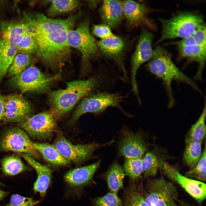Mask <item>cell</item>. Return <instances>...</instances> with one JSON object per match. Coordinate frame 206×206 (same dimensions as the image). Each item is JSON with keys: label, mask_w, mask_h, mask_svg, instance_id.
Masks as SVG:
<instances>
[{"label": "cell", "mask_w": 206, "mask_h": 206, "mask_svg": "<svg viewBox=\"0 0 206 206\" xmlns=\"http://www.w3.org/2000/svg\"><path fill=\"white\" fill-rule=\"evenodd\" d=\"M0 185L4 186V185L0 181Z\"/></svg>", "instance_id": "44"}, {"label": "cell", "mask_w": 206, "mask_h": 206, "mask_svg": "<svg viewBox=\"0 0 206 206\" xmlns=\"http://www.w3.org/2000/svg\"><path fill=\"white\" fill-rule=\"evenodd\" d=\"M161 169L171 181L180 185L199 204H201L205 199L206 185L204 182L182 175L166 162Z\"/></svg>", "instance_id": "13"}, {"label": "cell", "mask_w": 206, "mask_h": 206, "mask_svg": "<svg viewBox=\"0 0 206 206\" xmlns=\"http://www.w3.org/2000/svg\"><path fill=\"white\" fill-rule=\"evenodd\" d=\"M152 37L151 33L145 29L142 30L131 58V82L132 90L137 99L140 97L136 79V74L140 67L152 58L153 50L152 47Z\"/></svg>", "instance_id": "10"}, {"label": "cell", "mask_w": 206, "mask_h": 206, "mask_svg": "<svg viewBox=\"0 0 206 206\" xmlns=\"http://www.w3.org/2000/svg\"><path fill=\"white\" fill-rule=\"evenodd\" d=\"M60 76V73L53 76H48L31 66L13 77L11 82L14 87L23 92L44 93L48 92L52 85Z\"/></svg>", "instance_id": "5"}, {"label": "cell", "mask_w": 206, "mask_h": 206, "mask_svg": "<svg viewBox=\"0 0 206 206\" xmlns=\"http://www.w3.org/2000/svg\"><path fill=\"white\" fill-rule=\"evenodd\" d=\"M20 125L31 136L39 139L50 137L57 128L56 120L50 112H41L29 117Z\"/></svg>", "instance_id": "12"}, {"label": "cell", "mask_w": 206, "mask_h": 206, "mask_svg": "<svg viewBox=\"0 0 206 206\" xmlns=\"http://www.w3.org/2000/svg\"><path fill=\"white\" fill-rule=\"evenodd\" d=\"M161 34L156 44L177 38H185L192 35L197 29L205 23L201 15L196 12H183L170 18L161 19Z\"/></svg>", "instance_id": "4"}, {"label": "cell", "mask_w": 206, "mask_h": 206, "mask_svg": "<svg viewBox=\"0 0 206 206\" xmlns=\"http://www.w3.org/2000/svg\"><path fill=\"white\" fill-rule=\"evenodd\" d=\"M98 1H89L88 4L89 6L91 8H94L96 6L98 3Z\"/></svg>", "instance_id": "42"}, {"label": "cell", "mask_w": 206, "mask_h": 206, "mask_svg": "<svg viewBox=\"0 0 206 206\" xmlns=\"http://www.w3.org/2000/svg\"><path fill=\"white\" fill-rule=\"evenodd\" d=\"M206 25H200L192 35L196 44L206 48Z\"/></svg>", "instance_id": "39"}, {"label": "cell", "mask_w": 206, "mask_h": 206, "mask_svg": "<svg viewBox=\"0 0 206 206\" xmlns=\"http://www.w3.org/2000/svg\"><path fill=\"white\" fill-rule=\"evenodd\" d=\"M202 142L187 137L183 159L190 169L193 168L200 159L202 153Z\"/></svg>", "instance_id": "28"}, {"label": "cell", "mask_w": 206, "mask_h": 206, "mask_svg": "<svg viewBox=\"0 0 206 206\" xmlns=\"http://www.w3.org/2000/svg\"><path fill=\"white\" fill-rule=\"evenodd\" d=\"M206 144L200 159L195 166L186 172L185 176L204 182L206 179Z\"/></svg>", "instance_id": "34"}, {"label": "cell", "mask_w": 206, "mask_h": 206, "mask_svg": "<svg viewBox=\"0 0 206 206\" xmlns=\"http://www.w3.org/2000/svg\"><path fill=\"white\" fill-rule=\"evenodd\" d=\"M123 98V96L119 94L105 92L98 93L85 97L75 110L71 121L76 122L86 113H100L110 107L118 108L123 111L120 104Z\"/></svg>", "instance_id": "8"}, {"label": "cell", "mask_w": 206, "mask_h": 206, "mask_svg": "<svg viewBox=\"0 0 206 206\" xmlns=\"http://www.w3.org/2000/svg\"><path fill=\"white\" fill-rule=\"evenodd\" d=\"M92 202L93 206H123L122 200L117 194L111 192L94 199Z\"/></svg>", "instance_id": "36"}, {"label": "cell", "mask_w": 206, "mask_h": 206, "mask_svg": "<svg viewBox=\"0 0 206 206\" xmlns=\"http://www.w3.org/2000/svg\"><path fill=\"white\" fill-rule=\"evenodd\" d=\"M38 202L31 198L14 194L11 196L9 203L5 206H34Z\"/></svg>", "instance_id": "37"}, {"label": "cell", "mask_w": 206, "mask_h": 206, "mask_svg": "<svg viewBox=\"0 0 206 206\" xmlns=\"http://www.w3.org/2000/svg\"><path fill=\"white\" fill-rule=\"evenodd\" d=\"M168 157L165 150L158 146L147 152L142 159L143 179L155 176L158 170L161 169L166 162Z\"/></svg>", "instance_id": "17"}, {"label": "cell", "mask_w": 206, "mask_h": 206, "mask_svg": "<svg viewBox=\"0 0 206 206\" xmlns=\"http://www.w3.org/2000/svg\"><path fill=\"white\" fill-rule=\"evenodd\" d=\"M182 204L183 206H188L187 205H186L185 204H184V203L183 204V203Z\"/></svg>", "instance_id": "45"}, {"label": "cell", "mask_w": 206, "mask_h": 206, "mask_svg": "<svg viewBox=\"0 0 206 206\" xmlns=\"http://www.w3.org/2000/svg\"><path fill=\"white\" fill-rule=\"evenodd\" d=\"M122 4L123 15L130 24L137 25L145 20L147 10L144 4L132 0L124 1Z\"/></svg>", "instance_id": "23"}, {"label": "cell", "mask_w": 206, "mask_h": 206, "mask_svg": "<svg viewBox=\"0 0 206 206\" xmlns=\"http://www.w3.org/2000/svg\"><path fill=\"white\" fill-rule=\"evenodd\" d=\"M92 32L95 35L101 38V39L113 37L115 36L112 32L110 27L105 24L94 25L92 29Z\"/></svg>", "instance_id": "38"}, {"label": "cell", "mask_w": 206, "mask_h": 206, "mask_svg": "<svg viewBox=\"0 0 206 206\" xmlns=\"http://www.w3.org/2000/svg\"><path fill=\"white\" fill-rule=\"evenodd\" d=\"M101 80L98 76L69 82L66 88L50 92L49 96L50 112L55 120L68 113L81 99L99 87Z\"/></svg>", "instance_id": "2"}, {"label": "cell", "mask_w": 206, "mask_h": 206, "mask_svg": "<svg viewBox=\"0 0 206 206\" xmlns=\"http://www.w3.org/2000/svg\"><path fill=\"white\" fill-rule=\"evenodd\" d=\"M7 193L0 189V201L2 199L7 195Z\"/></svg>", "instance_id": "43"}, {"label": "cell", "mask_w": 206, "mask_h": 206, "mask_svg": "<svg viewBox=\"0 0 206 206\" xmlns=\"http://www.w3.org/2000/svg\"><path fill=\"white\" fill-rule=\"evenodd\" d=\"M119 153L125 159L142 158L147 150L142 135L125 129L118 145Z\"/></svg>", "instance_id": "15"}, {"label": "cell", "mask_w": 206, "mask_h": 206, "mask_svg": "<svg viewBox=\"0 0 206 206\" xmlns=\"http://www.w3.org/2000/svg\"><path fill=\"white\" fill-rule=\"evenodd\" d=\"M100 160L97 162L82 167L70 170L64 175V179L71 186L82 187L89 183L100 163Z\"/></svg>", "instance_id": "19"}, {"label": "cell", "mask_w": 206, "mask_h": 206, "mask_svg": "<svg viewBox=\"0 0 206 206\" xmlns=\"http://www.w3.org/2000/svg\"><path fill=\"white\" fill-rule=\"evenodd\" d=\"M5 96L0 94V121L3 120L5 109Z\"/></svg>", "instance_id": "41"}, {"label": "cell", "mask_w": 206, "mask_h": 206, "mask_svg": "<svg viewBox=\"0 0 206 206\" xmlns=\"http://www.w3.org/2000/svg\"><path fill=\"white\" fill-rule=\"evenodd\" d=\"M143 194L150 206H178V192L176 186L162 176L148 179Z\"/></svg>", "instance_id": "6"}, {"label": "cell", "mask_w": 206, "mask_h": 206, "mask_svg": "<svg viewBox=\"0 0 206 206\" xmlns=\"http://www.w3.org/2000/svg\"><path fill=\"white\" fill-rule=\"evenodd\" d=\"M148 70L161 79L164 82L169 98V106L171 107L174 100L172 88L174 80L186 83L197 90H199L190 79L182 72L175 65L165 49L158 46L153 50L152 58L147 65Z\"/></svg>", "instance_id": "3"}, {"label": "cell", "mask_w": 206, "mask_h": 206, "mask_svg": "<svg viewBox=\"0 0 206 206\" xmlns=\"http://www.w3.org/2000/svg\"><path fill=\"white\" fill-rule=\"evenodd\" d=\"M33 144L44 159L51 164L58 166H65L70 163L62 156L53 144L34 142Z\"/></svg>", "instance_id": "26"}, {"label": "cell", "mask_w": 206, "mask_h": 206, "mask_svg": "<svg viewBox=\"0 0 206 206\" xmlns=\"http://www.w3.org/2000/svg\"><path fill=\"white\" fill-rule=\"evenodd\" d=\"M32 111L30 104L21 95L13 94L5 96L3 119L5 122L21 124L30 117Z\"/></svg>", "instance_id": "14"}, {"label": "cell", "mask_w": 206, "mask_h": 206, "mask_svg": "<svg viewBox=\"0 0 206 206\" xmlns=\"http://www.w3.org/2000/svg\"><path fill=\"white\" fill-rule=\"evenodd\" d=\"M206 115L205 103L199 117L191 127L187 135V137L202 142L205 137Z\"/></svg>", "instance_id": "33"}, {"label": "cell", "mask_w": 206, "mask_h": 206, "mask_svg": "<svg viewBox=\"0 0 206 206\" xmlns=\"http://www.w3.org/2000/svg\"><path fill=\"white\" fill-rule=\"evenodd\" d=\"M50 3L47 11L49 17L71 11L76 8L80 3L79 1L71 0H52Z\"/></svg>", "instance_id": "29"}, {"label": "cell", "mask_w": 206, "mask_h": 206, "mask_svg": "<svg viewBox=\"0 0 206 206\" xmlns=\"http://www.w3.org/2000/svg\"><path fill=\"white\" fill-rule=\"evenodd\" d=\"M17 52V44L0 39V82L6 74Z\"/></svg>", "instance_id": "24"}, {"label": "cell", "mask_w": 206, "mask_h": 206, "mask_svg": "<svg viewBox=\"0 0 206 206\" xmlns=\"http://www.w3.org/2000/svg\"><path fill=\"white\" fill-rule=\"evenodd\" d=\"M78 17L73 15L64 19H54L39 13L31 17L29 29L37 43L36 54L46 66L60 71L68 61L71 50L68 35Z\"/></svg>", "instance_id": "1"}, {"label": "cell", "mask_w": 206, "mask_h": 206, "mask_svg": "<svg viewBox=\"0 0 206 206\" xmlns=\"http://www.w3.org/2000/svg\"><path fill=\"white\" fill-rule=\"evenodd\" d=\"M97 43L99 49L103 54L117 64L122 71L124 78L126 79L127 71L124 65L122 57L124 47L123 40L120 37L115 35L113 37L101 39Z\"/></svg>", "instance_id": "16"}, {"label": "cell", "mask_w": 206, "mask_h": 206, "mask_svg": "<svg viewBox=\"0 0 206 206\" xmlns=\"http://www.w3.org/2000/svg\"><path fill=\"white\" fill-rule=\"evenodd\" d=\"M125 175L122 168L117 161L112 164L105 174L110 192L117 194L119 191L123 188Z\"/></svg>", "instance_id": "25"}, {"label": "cell", "mask_w": 206, "mask_h": 206, "mask_svg": "<svg viewBox=\"0 0 206 206\" xmlns=\"http://www.w3.org/2000/svg\"><path fill=\"white\" fill-rule=\"evenodd\" d=\"M21 156L36 171L37 177L34 184L33 190L35 192L39 193L41 196L43 197L51 181L52 170L47 166L37 161L31 155L23 154Z\"/></svg>", "instance_id": "18"}, {"label": "cell", "mask_w": 206, "mask_h": 206, "mask_svg": "<svg viewBox=\"0 0 206 206\" xmlns=\"http://www.w3.org/2000/svg\"><path fill=\"white\" fill-rule=\"evenodd\" d=\"M175 44L178 47L186 46L196 44L192 35L182 39L180 41L176 42Z\"/></svg>", "instance_id": "40"}, {"label": "cell", "mask_w": 206, "mask_h": 206, "mask_svg": "<svg viewBox=\"0 0 206 206\" xmlns=\"http://www.w3.org/2000/svg\"><path fill=\"white\" fill-rule=\"evenodd\" d=\"M0 146L5 151L23 153L34 158L39 157V152L26 132L18 127H13L7 130L1 140Z\"/></svg>", "instance_id": "11"}, {"label": "cell", "mask_w": 206, "mask_h": 206, "mask_svg": "<svg viewBox=\"0 0 206 206\" xmlns=\"http://www.w3.org/2000/svg\"><path fill=\"white\" fill-rule=\"evenodd\" d=\"M17 52L30 55L36 53L37 46L33 35L28 29L17 44Z\"/></svg>", "instance_id": "35"}, {"label": "cell", "mask_w": 206, "mask_h": 206, "mask_svg": "<svg viewBox=\"0 0 206 206\" xmlns=\"http://www.w3.org/2000/svg\"><path fill=\"white\" fill-rule=\"evenodd\" d=\"M68 39L70 47L76 48L80 53L82 63L84 66H87L91 60L98 56L97 42L90 32L87 19L82 22L75 29L70 30Z\"/></svg>", "instance_id": "7"}, {"label": "cell", "mask_w": 206, "mask_h": 206, "mask_svg": "<svg viewBox=\"0 0 206 206\" xmlns=\"http://www.w3.org/2000/svg\"><path fill=\"white\" fill-rule=\"evenodd\" d=\"M178 48L180 57L198 62L199 67L195 78H201L202 70L206 62V48L197 44L178 47Z\"/></svg>", "instance_id": "22"}, {"label": "cell", "mask_w": 206, "mask_h": 206, "mask_svg": "<svg viewBox=\"0 0 206 206\" xmlns=\"http://www.w3.org/2000/svg\"><path fill=\"white\" fill-rule=\"evenodd\" d=\"M2 169L6 175H14L25 171L27 167L20 158L12 155L3 159L1 162Z\"/></svg>", "instance_id": "30"}, {"label": "cell", "mask_w": 206, "mask_h": 206, "mask_svg": "<svg viewBox=\"0 0 206 206\" xmlns=\"http://www.w3.org/2000/svg\"><path fill=\"white\" fill-rule=\"evenodd\" d=\"M32 56L17 52L13 59L8 70L9 75L13 77L25 70L30 64Z\"/></svg>", "instance_id": "32"}, {"label": "cell", "mask_w": 206, "mask_h": 206, "mask_svg": "<svg viewBox=\"0 0 206 206\" xmlns=\"http://www.w3.org/2000/svg\"><path fill=\"white\" fill-rule=\"evenodd\" d=\"M123 198V206H150L135 182L130 181L128 185L124 190Z\"/></svg>", "instance_id": "27"}, {"label": "cell", "mask_w": 206, "mask_h": 206, "mask_svg": "<svg viewBox=\"0 0 206 206\" xmlns=\"http://www.w3.org/2000/svg\"><path fill=\"white\" fill-rule=\"evenodd\" d=\"M103 21L110 27H114L121 21L123 15L122 2L104 0L100 9Z\"/></svg>", "instance_id": "20"}, {"label": "cell", "mask_w": 206, "mask_h": 206, "mask_svg": "<svg viewBox=\"0 0 206 206\" xmlns=\"http://www.w3.org/2000/svg\"><path fill=\"white\" fill-rule=\"evenodd\" d=\"M113 142V141L112 140L103 144L94 142L85 144H74L62 134H59L53 145L62 156L70 162L79 163L90 158L96 149L109 145Z\"/></svg>", "instance_id": "9"}, {"label": "cell", "mask_w": 206, "mask_h": 206, "mask_svg": "<svg viewBox=\"0 0 206 206\" xmlns=\"http://www.w3.org/2000/svg\"><path fill=\"white\" fill-rule=\"evenodd\" d=\"M142 158L126 159L122 168L130 181L137 182L143 174Z\"/></svg>", "instance_id": "31"}, {"label": "cell", "mask_w": 206, "mask_h": 206, "mask_svg": "<svg viewBox=\"0 0 206 206\" xmlns=\"http://www.w3.org/2000/svg\"><path fill=\"white\" fill-rule=\"evenodd\" d=\"M28 29L24 21H5L0 25V39L17 45Z\"/></svg>", "instance_id": "21"}]
</instances>
